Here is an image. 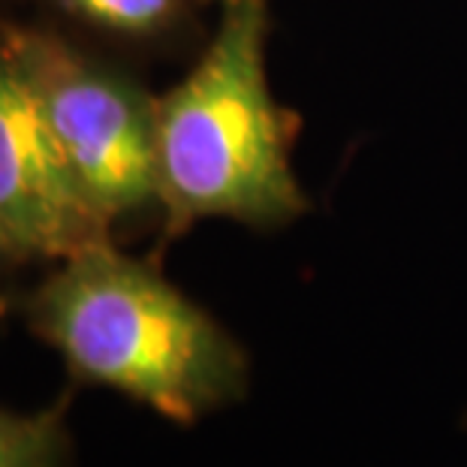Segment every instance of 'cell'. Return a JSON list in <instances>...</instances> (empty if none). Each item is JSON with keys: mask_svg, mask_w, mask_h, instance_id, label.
I'll list each match as a JSON object with an SVG mask.
<instances>
[{"mask_svg": "<svg viewBox=\"0 0 467 467\" xmlns=\"http://www.w3.org/2000/svg\"><path fill=\"white\" fill-rule=\"evenodd\" d=\"M36 286L27 326L69 374L191 425L247 392L251 362L205 307L136 256L100 238Z\"/></svg>", "mask_w": 467, "mask_h": 467, "instance_id": "cell-1", "label": "cell"}, {"mask_svg": "<svg viewBox=\"0 0 467 467\" xmlns=\"http://www.w3.org/2000/svg\"><path fill=\"white\" fill-rule=\"evenodd\" d=\"M265 43L268 0H223L202 57L154 100L157 202L172 235L212 217L281 226L305 214Z\"/></svg>", "mask_w": 467, "mask_h": 467, "instance_id": "cell-2", "label": "cell"}, {"mask_svg": "<svg viewBox=\"0 0 467 467\" xmlns=\"http://www.w3.org/2000/svg\"><path fill=\"white\" fill-rule=\"evenodd\" d=\"M78 191L106 223L157 202L154 97L55 36L9 34Z\"/></svg>", "mask_w": 467, "mask_h": 467, "instance_id": "cell-3", "label": "cell"}, {"mask_svg": "<svg viewBox=\"0 0 467 467\" xmlns=\"http://www.w3.org/2000/svg\"><path fill=\"white\" fill-rule=\"evenodd\" d=\"M0 230L13 256L64 260L109 238L78 191L31 78L0 46Z\"/></svg>", "mask_w": 467, "mask_h": 467, "instance_id": "cell-4", "label": "cell"}, {"mask_svg": "<svg viewBox=\"0 0 467 467\" xmlns=\"http://www.w3.org/2000/svg\"><path fill=\"white\" fill-rule=\"evenodd\" d=\"M67 404L22 413L0 407V467H69Z\"/></svg>", "mask_w": 467, "mask_h": 467, "instance_id": "cell-5", "label": "cell"}, {"mask_svg": "<svg viewBox=\"0 0 467 467\" xmlns=\"http://www.w3.org/2000/svg\"><path fill=\"white\" fill-rule=\"evenodd\" d=\"M67 13L115 34H154L172 22L182 0H57Z\"/></svg>", "mask_w": 467, "mask_h": 467, "instance_id": "cell-6", "label": "cell"}, {"mask_svg": "<svg viewBox=\"0 0 467 467\" xmlns=\"http://www.w3.org/2000/svg\"><path fill=\"white\" fill-rule=\"evenodd\" d=\"M6 254H13V247H9V242H6V235H4V230H0V260H4Z\"/></svg>", "mask_w": 467, "mask_h": 467, "instance_id": "cell-7", "label": "cell"}]
</instances>
